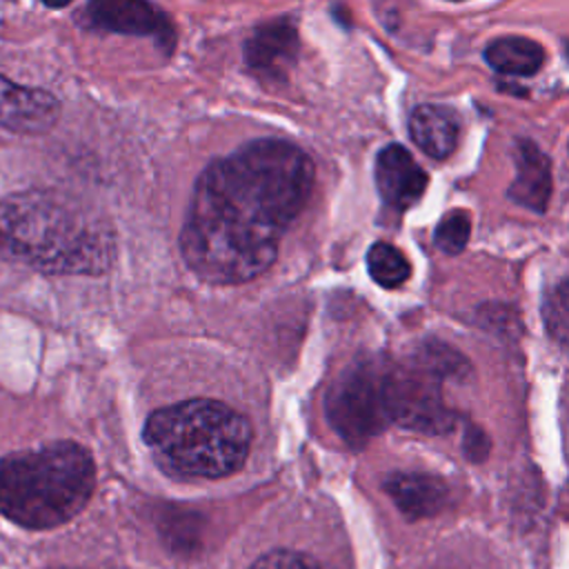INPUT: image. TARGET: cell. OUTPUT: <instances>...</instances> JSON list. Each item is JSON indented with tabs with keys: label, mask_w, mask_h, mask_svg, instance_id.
Wrapping results in <instances>:
<instances>
[{
	"label": "cell",
	"mask_w": 569,
	"mask_h": 569,
	"mask_svg": "<svg viewBox=\"0 0 569 569\" xmlns=\"http://www.w3.org/2000/svg\"><path fill=\"white\" fill-rule=\"evenodd\" d=\"M376 184L389 207L407 209L425 193L427 173L405 147L389 144L378 153Z\"/></svg>",
	"instance_id": "9"
},
{
	"label": "cell",
	"mask_w": 569,
	"mask_h": 569,
	"mask_svg": "<svg viewBox=\"0 0 569 569\" xmlns=\"http://www.w3.org/2000/svg\"><path fill=\"white\" fill-rule=\"evenodd\" d=\"M251 569H327L320 562H316L313 558L298 553V551H287V549H278L271 551L267 556H262L260 560H256L251 565Z\"/></svg>",
	"instance_id": "17"
},
{
	"label": "cell",
	"mask_w": 569,
	"mask_h": 569,
	"mask_svg": "<svg viewBox=\"0 0 569 569\" xmlns=\"http://www.w3.org/2000/svg\"><path fill=\"white\" fill-rule=\"evenodd\" d=\"M469 231H471V220L467 211H451L447 213L433 233L436 247L445 253H460L469 240Z\"/></svg>",
	"instance_id": "16"
},
{
	"label": "cell",
	"mask_w": 569,
	"mask_h": 569,
	"mask_svg": "<svg viewBox=\"0 0 569 569\" xmlns=\"http://www.w3.org/2000/svg\"><path fill=\"white\" fill-rule=\"evenodd\" d=\"M311 187L313 162L282 140H256L211 162L196 182L180 233L184 262L211 284L260 276Z\"/></svg>",
	"instance_id": "1"
},
{
	"label": "cell",
	"mask_w": 569,
	"mask_h": 569,
	"mask_svg": "<svg viewBox=\"0 0 569 569\" xmlns=\"http://www.w3.org/2000/svg\"><path fill=\"white\" fill-rule=\"evenodd\" d=\"M0 260L47 273L98 276L113 260V233L58 191H18L0 200Z\"/></svg>",
	"instance_id": "2"
},
{
	"label": "cell",
	"mask_w": 569,
	"mask_h": 569,
	"mask_svg": "<svg viewBox=\"0 0 569 569\" xmlns=\"http://www.w3.org/2000/svg\"><path fill=\"white\" fill-rule=\"evenodd\" d=\"M487 62L509 76H531L545 62V51L529 38H500L485 51Z\"/></svg>",
	"instance_id": "14"
},
{
	"label": "cell",
	"mask_w": 569,
	"mask_h": 569,
	"mask_svg": "<svg viewBox=\"0 0 569 569\" xmlns=\"http://www.w3.org/2000/svg\"><path fill=\"white\" fill-rule=\"evenodd\" d=\"M440 365L422 360L413 365H385V393L391 422L418 431H445L451 425L440 393Z\"/></svg>",
	"instance_id": "6"
},
{
	"label": "cell",
	"mask_w": 569,
	"mask_h": 569,
	"mask_svg": "<svg viewBox=\"0 0 569 569\" xmlns=\"http://www.w3.org/2000/svg\"><path fill=\"white\" fill-rule=\"evenodd\" d=\"M84 16L87 22L96 29L131 36H153L167 47H171L176 40L171 22L149 0H89Z\"/></svg>",
	"instance_id": "7"
},
{
	"label": "cell",
	"mask_w": 569,
	"mask_h": 569,
	"mask_svg": "<svg viewBox=\"0 0 569 569\" xmlns=\"http://www.w3.org/2000/svg\"><path fill=\"white\" fill-rule=\"evenodd\" d=\"M369 276L385 289H396L409 280L411 264L400 249L389 242H376L367 253Z\"/></svg>",
	"instance_id": "15"
},
{
	"label": "cell",
	"mask_w": 569,
	"mask_h": 569,
	"mask_svg": "<svg viewBox=\"0 0 569 569\" xmlns=\"http://www.w3.org/2000/svg\"><path fill=\"white\" fill-rule=\"evenodd\" d=\"M545 318H547L549 331H551L560 342H565V331H567V291H565V284H560V287L551 293L549 305L545 307Z\"/></svg>",
	"instance_id": "18"
},
{
	"label": "cell",
	"mask_w": 569,
	"mask_h": 569,
	"mask_svg": "<svg viewBox=\"0 0 569 569\" xmlns=\"http://www.w3.org/2000/svg\"><path fill=\"white\" fill-rule=\"evenodd\" d=\"M413 142L431 158H447L458 144V118L447 107L420 104L409 118Z\"/></svg>",
	"instance_id": "13"
},
{
	"label": "cell",
	"mask_w": 569,
	"mask_h": 569,
	"mask_svg": "<svg viewBox=\"0 0 569 569\" xmlns=\"http://www.w3.org/2000/svg\"><path fill=\"white\" fill-rule=\"evenodd\" d=\"M325 411L333 431L349 447H362L380 433L391 422L385 393V365L369 360L345 369L327 391Z\"/></svg>",
	"instance_id": "5"
},
{
	"label": "cell",
	"mask_w": 569,
	"mask_h": 569,
	"mask_svg": "<svg viewBox=\"0 0 569 569\" xmlns=\"http://www.w3.org/2000/svg\"><path fill=\"white\" fill-rule=\"evenodd\" d=\"M142 438L167 473L182 480H213L244 465L251 425L224 402L196 398L153 411Z\"/></svg>",
	"instance_id": "3"
},
{
	"label": "cell",
	"mask_w": 569,
	"mask_h": 569,
	"mask_svg": "<svg viewBox=\"0 0 569 569\" xmlns=\"http://www.w3.org/2000/svg\"><path fill=\"white\" fill-rule=\"evenodd\" d=\"M42 4L51 7V9H60V7H67L71 0H40Z\"/></svg>",
	"instance_id": "19"
},
{
	"label": "cell",
	"mask_w": 569,
	"mask_h": 569,
	"mask_svg": "<svg viewBox=\"0 0 569 569\" xmlns=\"http://www.w3.org/2000/svg\"><path fill=\"white\" fill-rule=\"evenodd\" d=\"M298 31L287 20L258 27L244 42V60L256 73L282 76L298 56Z\"/></svg>",
	"instance_id": "10"
},
{
	"label": "cell",
	"mask_w": 569,
	"mask_h": 569,
	"mask_svg": "<svg viewBox=\"0 0 569 569\" xmlns=\"http://www.w3.org/2000/svg\"><path fill=\"white\" fill-rule=\"evenodd\" d=\"M451 2H460V0H451Z\"/></svg>",
	"instance_id": "20"
},
{
	"label": "cell",
	"mask_w": 569,
	"mask_h": 569,
	"mask_svg": "<svg viewBox=\"0 0 569 569\" xmlns=\"http://www.w3.org/2000/svg\"><path fill=\"white\" fill-rule=\"evenodd\" d=\"M385 489L393 498L398 509L411 520L433 516L447 502V485L433 476L393 473L385 482Z\"/></svg>",
	"instance_id": "12"
},
{
	"label": "cell",
	"mask_w": 569,
	"mask_h": 569,
	"mask_svg": "<svg viewBox=\"0 0 569 569\" xmlns=\"http://www.w3.org/2000/svg\"><path fill=\"white\" fill-rule=\"evenodd\" d=\"M518 176L509 187V198L531 211H545L551 196V162L529 140L518 144L516 153Z\"/></svg>",
	"instance_id": "11"
},
{
	"label": "cell",
	"mask_w": 569,
	"mask_h": 569,
	"mask_svg": "<svg viewBox=\"0 0 569 569\" xmlns=\"http://www.w3.org/2000/svg\"><path fill=\"white\" fill-rule=\"evenodd\" d=\"M93 487V458L71 440L0 458V513L24 529H51L71 520Z\"/></svg>",
	"instance_id": "4"
},
{
	"label": "cell",
	"mask_w": 569,
	"mask_h": 569,
	"mask_svg": "<svg viewBox=\"0 0 569 569\" xmlns=\"http://www.w3.org/2000/svg\"><path fill=\"white\" fill-rule=\"evenodd\" d=\"M60 116L58 100L36 87H22L0 76V127L13 133H44Z\"/></svg>",
	"instance_id": "8"
}]
</instances>
